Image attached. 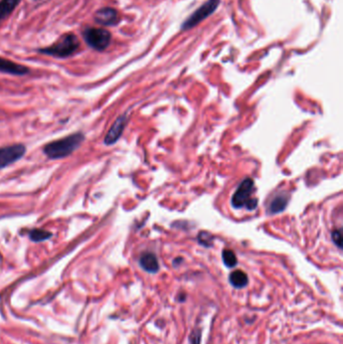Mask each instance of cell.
<instances>
[{
	"mask_svg": "<svg viewBox=\"0 0 343 344\" xmlns=\"http://www.w3.org/2000/svg\"><path fill=\"white\" fill-rule=\"evenodd\" d=\"M253 190H254L253 179L252 178L243 179L232 199L233 206L235 208H241L246 206L249 210H254L257 207L258 201L255 199H251V194Z\"/></svg>",
	"mask_w": 343,
	"mask_h": 344,
	"instance_id": "cell-3",
	"label": "cell"
},
{
	"mask_svg": "<svg viewBox=\"0 0 343 344\" xmlns=\"http://www.w3.org/2000/svg\"><path fill=\"white\" fill-rule=\"evenodd\" d=\"M289 198L288 195L285 193H280L276 195V198L271 202L270 206H269V211L272 214H278V212L283 211L288 203Z\"/></svg>",
	"mask_w": 343,
	"mask_h": 344,
	"instance_id": "cell-12",
	"label": "cell"
},
{
	"mask_svg": "<svg viewBox=\"0 0 343 344\" xmlns=\"http://www.w3.org/2000/svg\"><path fill=\"white\" fill-rule=\"evenodd\" d=\"M126 121H127L126 116H121L115 121V123L112 125L108 134L105 137V144L106 145H112L118 141V139L121 137L123 131H124V128L126 126Z\"/></svg>",
	"mask_w": 343,
	"mask_h": 344,
	"instance_id": "cell-9",
	"label": "cell"
},
{
	"mask_svg": "<svg viewBox=\"0 0 343 344\" xmlns=\"http://www.w3.org/2000/svg\"><path fill=\"white\" fill-rule=\"evenodd\" d=\"M222 261L227 268H234L238 264L237 257L232 250H223Z\"/></svg>",
	"mask_w": 343,
	"mask_h": 344,
	"instance_id": "cell-15",
	"label": "cell"
},
{
	"mask_svg": "<svg viewBox=\"0 0 343 344\" xmlns=\"http://www.w3.org/2000/svg\"><path fill=\"white\" fill-rule=\"evenodd\" d=\"M25 151V146L22 144H13L0 148V169L20 160L24 155Z\"/></svg>",
	"mask_w": 343,
	"mask_h": 344,
	"instance_id": "cell-6",
	"label": "cell"
},
{
	"mask_svg": "<svg viewBox=\"0 0 343 344\" xmlns=\"http://www.w3.org/2000/svg\"><path fill=\"white\" fill-rule=\"evenodd\" d=\"M201 339H202V332L201 330H194L190 334V342L191 344H201Z\"/></svg>",
	"mask_w": 343,
	"mask_h": 344,
	"instance_id": "cell-16",
	"label": "cell"
},
{
	"mask_svg": "<svg viewBox=\"0 0 343 344\" xmlns=\"http://www.w3.org/2000/svg\"><path fill=\"white\" fill-rule=\"evenodd\" d=\"M332 241L338 248H341L342 241H341V232L339 229H335V231L332 232Z\"/></svg>",
	"mask_w": 343,
	"mask_h": 344,
	"instance_id": "cell-17",
	"label": "cell"
},
{
	"mask_svg": "<svg viewBox=\"0 0 343 344\" xmlns=\"http://www.w3.org/2000/svg\"><path fill=\"white\" fill-rule=\"evenodd\" d=\"M80 47V40L74 34L61 36L55 43L43 48H39L38 52L51 57L63 59L74 55Z\"/></svg>",
	"mask_w": 343,
	"mask_h": 344,
	"instance_id": "cell-2",
	"label": "cell"
},
{
	"mask_svg": "<svg viewBox=\"0 0 343 344\" xmlns=\"http://www.w3.org/2000/svg\"><path fill=\"white\" fill-rule=\"evenodd\" d=\"M51 237H52V233L41 228H35L29 232V239L36 243L43 242L45 240L51 239Z\"/></svg>",
	"mask_w": 343,
	"mask_h": 344,
	"instance_id": "cell-14",
	"label": "cell"
},
{
	"mask_svg": "<svg viewBox=\"0 0 343 344\" xmlns=\"http://www.w3.org/2000/svg\"><path fill=\"white\" fill-rule=\"evenodd\" d=\"M83 38L87 44L96 51H105L111 42L112 36L104 28L88 27L83 31Z\"/></svg>",
	"mask_w": 343,
	"mask_h": 344,
	"instance_id": "cell-4",
	"label": "cell"
},
{
	"mask_svg": "<svg viewBox=\"0 0 343 344\" xmlns=\"http://www.w3.org/2000/svg\"><path fill=\"white\" fill-rule=\"evenodd\" d=\"M0 73L14 75V76H24L29 73V69L22 64L16 63L10 60L0 58Z\"/></svg>",
	"mask_w": 343,
	"mask_h": 344,
	"instance_id": "cell-8",
	"label": "cell"
},
{
	"mask_svg": "<svg viewBox=\"0 0 343 344\" xmlns=\"http://www.w3.org/2000/svg\"><path fill=\"white\" fill-rule=\"evenodd\" d=\"M83 133H75L44 146L43 153L51 159H61L71 155L84 141Z\"/></svg>",
	"mask_w": 343,
	"mask_h": 344,
	"instance_id": "cell-1",
	"label": "cell"
},
{
	"mask_svg": "<svg viewBox=\"0 0 343 344\" xmlns=\"http://www.w3.org/2000/svg\"><path fill=\"white\" fill-rule=\"evenodd\" d=\"M21 0H0V20L7 19Z\"/></svg>",
	"mask_w": 343,
	"mask_h": 344,
	"instance_id": "cell-13",
	"label": "cell"
},
{
	"mask_svg": "<svg viewBox=\"0 0 343 344\" xmlns=\"http://www.w3.org/2000/svg\"><path fill=\"white\" fill-rule=\"evenodd\" d=\"M228 280L232 286H234L237 289H242L243 287H246L249 283V279L247 274L242 272V270H237L231 273L230 277H228Z\"/></svg>",
	"mask_w": 343,
	"mask_h": 344,
	"instance_id": "cell-11",
	"label": "cell"
},
{
	"mask_svg": "<svg viewBox=\"0 0 343 344\" xmlns=\"http://www.w3.org/2000/svg\"><path fill=\"white\" fill-rule=\"evenodd\" d=\"M139 265L144 271L151 274H155L159 270V263L156 256L149 252L143 253L141 255L139 259Z\"/></svg>",
	"mask_w": 343,
	"mask_h": 344,
	"instance_id": "cell-10",
	"label": "cell"
},
{
	"mask_svg": "<svg viewBox=\"0 0 343 344\" xmlns=\"http://www.w3.org/2000/svg\"><path fill=\"white\" fill-rule=\"evenodd\" d=\"M221 3V0H208L205 3H203L200 8L195 10L189 18L182 23V29L188 30L195 25H198L200 22L204 20L210 14L214 13L218 6Z\"/></svg>",
	"mask_w": 343,
	"mask_h": 344,
	"instance_id": "cell-5",
	"label": "cell"
},
{
	"mask_svg": "<svg viewBox=\"0 0 343 344\" xmlns=\"http://www.w3.org/2000/svg\"><path fill=\"white\" fill-rule=\"evenodd\" d=\"M95 21L99 24L110 26L115 25L119 21V15L116 9L111 7H104L95 13Z\"/></svg>",
	"mask_w": 343,
	"mask_h": 344,
	"instance_id": "cell-7",
	"label": "cell"
}]
</instances>
